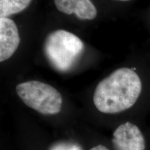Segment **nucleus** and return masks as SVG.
Here are the masks:
<instances>
[{"instance_id":"obj_1","label":"nucleus","mask_w":150,"mask_h":150,"mask_svg":"<svg viewBox=\"0 0 150 150\" xmlns=\"http://www.w3.org/2000/svg\"><path fill=\"white\" fill-rule=\"evenodd\" d=\"M142 91L141 80L132 69L122 67L97 84L93 102L99 111L118 113L132 107Z\"/></svg>"},{"instance_id":"obj_2","label":"nucleus","mask_w":150,"mask_h":150,"mask_svg":"<svg viewBox=\"0 0 150 150\" xmlns=\"http://www.w3.org/2000/svg\"><path fill=\"white\" fill-rule=\"evenodd\" d=\"M83 51V42L79 38L63 29L49 33L43 45V52L49 63L62 73L72 70Z\"/></svg>"},{"instance_id":"obj_3","label":"nucleus","mask_w":150,"mask_h":150,"mask_svg":"<svg viewBox=\"0 0 150 150\" xmlns=\"http://www.w3.org/2000/svg\"><path fill=\"white\" fill-rule=\"evenodd\" d=\"M16 90L26 106L42 115H56L61 112L63 97L53 86L39 81H28L19 83Z\"/></svg>"},{"instance_id":"obj_4","label":"nucleus","mask_w":150,"mask_h":150,"mask_svg":"<svg viewBox=\"0 0 150 150\" xmlns=\"http://www.w3.org/2000/svg\"><path fill=\"white\" fill-rule=\"evenodd\" d=\"M115 150H145V140L136 125L127 122L113 132L112 139Z\"/></svg>"},{"instance_id":"obj_5","label":"nucleus","mask_w":150,"mask_h":150,"mask_svg":"<svg viewBox=\"0 0 150 150\" xmlns=\"http://www.w3.org/2000/svg\"><path fill=\"white\" fill-rule=\"evenodd\" d=\"M20 42L16 23L8 18H0V61L10 59L18 50Z\"/></svg>"},{"instance_id":"obj_6","label":"nucleus","mask_w":150,"mask_h":150,"mask_svg":"<svg viewBox=\"0 0 150 150\" xmlns=\"http://www.w3.org/2000/svg\"><path fill=\"white\" fill-rule=\"evenodd\" d=\"M56 8L67 15L74 14L81 20H93L97 11L91 0H54Z\"/></svg>"},{"instance_id":"obj_7","label":"nucleus","mask_w":150,"mask_h":150,"mask_svg":"<svg viewBox=\"0 0 150 150\" xmlns=\"http://www.w3.org/2000/svg\"><path fill=\"white\" fill-rule=\"evenodd\" d=\"M31 0H0V18H8L11 15L24 11Z\"/></svg>"},{"instance_id":"obj_8","label":"nucleus","mask_w":150,"mask_h":150,"mask_svg":"<svg viewBox=\"0 0 150 150\" xmlns=\"http://www.w3.org/2000/svg\"><path fill=\"white\" fill-rule=\"evenodd\" d=\"M50 150H82V149L77 144L63 142L52 145Z\"/></svg>"},{"instance_id":"obj_9","label":"nucleus","mask_w":150,"mask_h":150,"mask_svg":"<svg viewBox=\"0 0 150 150\" xmlns=\"http://www.w3.org/2000/svg\"><path fill=\"white\" fill-rule=\"evenodd\" d=\"M90 150H108V149L107 147H106L104 145H99L97 146H95L93 148H91Z\"/></svg>"},{"instance_id":"obj_10","label":"nucleus","mask_w":150,"mask_h":150,"mask_svg":"<svg viewBox=\"0 0 150 150\" xmlns=\"http://www.w3.org/2000/svg\"><path fill=\"white\" fill-rule=\"evenodd\" d=\"M115 1H131V0H115Z\"/></svg>"}]
</instances>
